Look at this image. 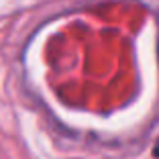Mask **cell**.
I'll return each instance as SVG.
<instances>
[{
    "mask_svg": "<svg viewBox=\"0 0 159 159\" xmlns=\"http://www.w3.org/2000/svg\"><path fill=\"white\" fill-rule=\"evenodd\" d=\"M153 155H155V157H159V141H157V145H155V149H153Z\"/></svg>",
    "mask_w": 159,
    "mask_h": 159,
    "instance_id": "6da1fadb",
    "label": "cell"
}]
</instances>
